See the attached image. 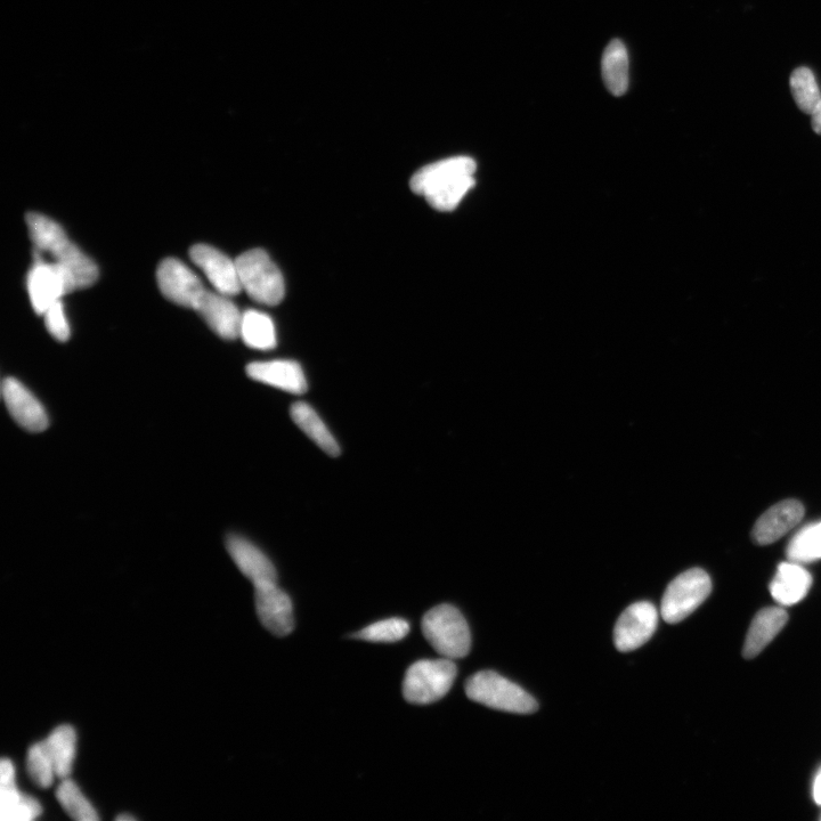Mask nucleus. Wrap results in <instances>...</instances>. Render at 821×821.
Listing matches in <instances>:
<instances>
[{"mask_svg":"<svg viewBox=\"0 0 821 821\" xmlns=\"http://www.w3.org/2000/svg\"><path fill=\"white\" fill-rule=\"evenodd\" d=\"M476 169L475 160L469 157L437 161L418 170L411 178L410 186L434 209L452 211L474 188Z\"/></svg>","mask_w":821,"mask_h":821,"instance_id":"1","label":"nucleus"},{"mask_svg":"<svg viewBox=\"0 0 821 821\" xmlns=\"http://www.w3.org/2000/svg\"><path fill=\"white\" fill-rule=\"evenodd\" d=\"M27 224L35 247L34 257L64 267L75 276L78 289L91 287L99 279V268L93 260L71 242L67 233L53 219L30 213L27 215Z\"/></svg>","mask_w":821,"mask_h":821,"instance_id":"2","label":"nucleus"},{"mask_svg":"<svg viewBox=\"0 0 821 821\" xmlns=\"http://www.w3.org/2000/svg\"><path fill=\"white\" fill-rule=\"evenodd\" d=\"M466 694L476 703L491 709L516 714H531L538 710V702L514 682L497 672L482 671L469 678Z\"/></svg>","mask_w":821,"mask_h":821,"instance_id":"3","label":"nucleus"},{"mask_svg":"<svg viewBox=\"0 0 821 821\" xmlns=\"http://www.w3.org/2000/svg\"><path fill=\"white\" fill-rule=\"evenodd\" d=\"M422 632L429 644L444 658L458 660L470 652L468 623L454 606L440 605L430 609L422 620Z\"/></svg>","mask_w":821,"mask_h":821,"instance_id":"4","label":"nucleus"},{"mask_svg":"<svg viewBox=\"0 0 821 821\" xmlns=\"http://www.w3.org/2000/svg\"><path fill=\"white\" fill-rule=\"evenodd\" d=\"M235 262L242 290H246L251 299L267 306H276L282 302L286 295L283 276L266 251L249 250Z\"/></svg>","mask_w":821,"mask_h":821,"instance_id":"5","label":"nucleus"},{"mask_svg":"<svg viewBox=\"0 0 821 821\" xmlns=\"http://www.w3.org/2000/svg\"><path fill=\"white\" fill-rule=\"evenodd\" d=\"M457 673V666L449 658L414 663L405 674L404 698L416 705H428L440 701L450 692Z\"/></svg>","mask_w":821,"mask_h":821,"instance_id":"6","label":"nucleus"},{"mask_svg":"<svg viewBox=\"0 0 821 821\" xmlns=\"http://www.w3.org/2000/svg\"><path fill=\"white\" fill-rule=\"evenodd\" d=\"M712 582L701 568L689 569L674 579L664 593L661 606L663 620L676 624L687 619L710 596Z\"/></svg>","mask_w":821,"mask_h":821,"instance_id":"7","label":"nucleus"},{"mask_svg":"<svg viewBox=\"0 0 821 821\" xmlns=\"http://www.w3.org/2000/svg\"><path fill=\"white\" fill-rule=\"evenodd\" d=\"M34 259L28 274V294L34 311L44 315L48 307L77 290L78 284L75 276L64 267L43 258Z\"/></svg>","mask_w":821,"mask_h":821,"instance_id":"8","label":"nucleus"},{"mask_svg":"<svg viewBox=\"0 0 821 821\" xmlns=\"http://www.w3.org/2000/svg\"><path fill=\"white\" fill-rule=\"evenodd\" d=\"M157 280L162 295L170 302L194 311L207 291L199 276L175 258L160 263Z\"/></svg>","mask_w":821,"mask_h":821,"instance_id":"9","label":"nucleus"},{"mask_svg":"<svg viewBox=\"0 0 821 821\" xmlns=\"http://www.w3.org/2000/svg\"><path fill=\"white\" fill-rule=\"evenodd\" d=\"M658 624V612L653 604L641 601L625 609L615 625L614 642L622 653L644 646L653 637Z\"/></svg>","mask_w":821,"mask_h":821,"instance_id":"10","label":"nucleus"},{"mask_svg":"<svg viewBox=\"0 0 821 821\" xmlns=\"http://www.w3.org/2000/svg\"><path fill=\"white\" fill-rule=\"evenodd\" d=\"M255 601L259 620L268 631L278 637L294 631V606L276 582L255 585Z\"/></svg>","mask_w":821,"mask_h":821,"instance_id":"11","label":"nucleus"},{"mask_svg":"<svg viewBox=\"0 0 821 821\" xmlns=\"http://www.w3.org/2000/svg\"><path fill=\"white\" fill-rule=\"evenodd\" d=\"M190 257L216 291L229 297L240 294L242 286L237 262L229 256L208 245H195L190 250Z\"/></svg>","mask_w":821,"mask_h":821,"instance_id":"12","label":"nucleus"},{"mask_svg":"<svg viewBox=\"0 0 821 821\" xmlns=\"http://www.w3.org/2000/svg\"><path fill=\"white\" fill-rule=\"evenodd\" d=\"M2 393L12 418L30 433H42L48 427V417L42 403L34 394L14 378L3 381Z\"/></svg>","mask_w":821,"mask_h":821,"instance_id":"13","label":"nucleus"},{"mask_svg":"<svg viewBox=\"0 0 821 821\" xmlns=\"http://www.w3.org/2000/svg\"><path fill=\"white\" fill-rule=\"evenodd\" d=\"M804 507L800 501L785 500L764 512L755 523L752 539L759 546H768L783 538L801 523Z\"/></svg>","mask_w":821,"mask_h":821,"instance_id":"14","label":"nucleus"},{"mask_svg":"<svg viewBox=\"0 0 821 821\" xmlns=\"http://www.w3.org/2000/svg\"><path fill=\"white\" fill-rule=\"evenodd\" d=\"M195 312L202 317L216 335L226 340L240 337L242 314L231 302L229 296L221 292L206 291Z\"/></svg>","mask_w":821,"mask_h":821,"instance_id":"15","label":"nucleus"},{"mask_svg":"<svg viewBox=\"0 0 821 821\" xmlns=\"http://www.w3.org/2000/svg\"><path fill=\"white\" fill-rule=\"evenodd\" d=\"M248 376L262 384L283 390L289 394H304L307 380L300 365L295 361L275 360L254 362L247 367Z\"/></svg>","mask_w":821,"mask_h":821,"instance_id":"16","label":"nucleus"},{"mask_svg":"<svg viewBox=\"0 0 821 821\" xmlns=\"http://www.w3.org/2000/svg\"><path fill=\"white\" fill-rule=\"evenodd\" d=\"M226 548L241 573L254 585L276 582L278 579V573L271 560L247 539L239 535H230L226 540Z\"/></svg>","mask_w":821,"mask_h":821,"instance_id":"17","label":"nucleus"},{"mask_svg":"<svg viewBox=\"0 0 821 821\" xmlns=\"http://www.w3.org/2000/svg\"><path fill=\"white\" fill-rule=\"evenodd\" d=\"M812 585V576L801 564L788 562L779 564L770 592L779 605L793 606L807 597Z\"/></svg>","mask_w":821,"mask_h":821,"instance_id":"18","label":"nucleus"},{"mask_svg":"<svg viewBox=\"0 0 821 821\" xmlns=\"http://www.w3.org/2000/svg\"><path fill=\"white\" fill-rule=\"evenodd\" d=\"M787 621L788 615L783 608L769 607L762 609L754 617L746 636L743 648V656L746 660L757 657L782 631Z\"/></svg>","mask_w":821,"mask_h":821,"instance_id":"19","label":"nucleus"},{"mask_svg":"<svg viewBox=\"0 0 821 821\" xmlns=\"http://www.w3.org/2000/svg\"><path fill=\"white\" fill-rule=\"evenodd\" d=\"M50 757L56 777L69 778L76 757L77 734L75 728L63 725L55 728L42 742Z\"/></svg>","mask_w":821,"mask_h":821,"instance_id":"20","label":"nucleus"},{"mask_svg":"<svg viewBox=\"0 0 821 821\" xmlns=\"http://www.w3.org/2000/svg\"><path fill=\"white\" fill-rule=\"evenodd\" d=\"M291 418L310 440L331 457L340 454V447L329 428L310 404L297 402L291 406Z\"/></svg>","mask_w":821,"mask_h":821,"instance_id":"21","label":"nucleus"},{"mask_svg":"<svg viewBox=\"0 0 821 821\" xmlns=\"http://www.w3.org/2000/svg\"><path fill=\"white\" fill-rule=\"evenodd\" d=\"M603 78L609 92L622 96L629 87V55L627 47L619 39L612 40L606 47L603 64Z\"/></svg>","mask_w":821,"mask_h":821,"instance_id":"22","label":"nucleus"},{"mask_svg":"<svg viewBox=\"0 0 821 821\" xmlns=\"http://www.w3.org/2000/svg\"><path fill=\"white\" fill-rule=\"evenodd\" d=\"M42 807L31 796L22 794L15 782L0 783L2 820L30 821L42 815Z\"/></svg>","mask_w":821,"mask_h":821,"instance_id":"23","label":"nucleus"},{"mask_svg":"<svg viewBox=\"0 0 821 821\" xmlns=\"http://www.w3.org/2000/svg\"><path fill=\"white\" fill-rule=\"evenodd\" d=\"M240 337L246 345L259 351H270L276 346L275 325L271 317L262 312L242 313Z\"/></svg>","mask_w":821,"mask_h":821,"instance_id":"24","label":"nucleus"},{"mask_svg":"<svg viewBox=\"0 0 821 821\" xmlns=\"http://www.w3.org/2000/svg\"><path fill=\"white\" fill-rule=\"evenodd\" d=\"M788 560L798 564H810L821 560V520L801 528L788 543Z\"/></svg>","mask_w":821,"mask_h":821,"instance_id":"25","label":"nucleus"},{"mask_svg":"<svg viewBox=\"0 0 821 821\" xmlns=\"http://www.w3.org/2000/svg\"><path fill=\"white\" fill-rule=\"evenodd\" d=\"M61 807L65 812L77 821H97L100 819L93 804L81 793L80 788L71 779H62V783L56 791Z\"/></svg>","mask_w":821,"mask_h":821,"instance_id":"26","label":"nucleus"},{"mask_svg":"<svg viewBox=\"0 0 821 821\" xmlns=\"http://www.w3.org/2000/svg\"><path fill=\"white\" fill-rule=\"evenodd\" d=\"M790 86L798 108L811 116L821 100L815 73L806 67L795 69L790 79Z\"/></svg>","mask_w":821,"mask_h":821,"instance_id":"27","label":"nucleus"},{"mask_svg":"<svg viewBox=\"0 0 821 821\" xmlns=\"http://www.w3.org/2000/svg\"><path fill=\"white\" fill-rule=\"evenodd\" d=\"M410 624L402 619H389L373 623L354 634L353 638L370 642H397L408 636Z\"/></svg>","mask_w":821,"mask_h":821,"instance_id":"28","label":"nucleus"},{"mask_svg":"<svg viewBox=\"0 0 821 821\" xmlns=\"http://www.w3.org/2000/svg\"><path fill=\"white\" fill-rule=\"evenodd\" d=\"M28 774L34 784L40 788L51 787L56 777L53 763L48 757L42 743L32 745L27 758Z\"/></svg>","mask_w":821,"mask_h":821,"instance_id":"29","label":"nucleus"},{"mask_svg":"<svg viewBox=\"0 0 821 821\" xmlns=\"http://www.w3.org/2000/svg\"><path fill=\"white\" fill-rule=\"evenodd\" d=\"M44 317L46 328L54 339L64 343L70 338V325L61 300L48 307Z\"/></svg>","mask_w":821,"mask_h":821,"instance_id":"30","label":"nucleus"},{"mask_svg":"<svg viewBox=\"0 0 821 821\" xmlns=\"http://www.w3.org/2000/svg\"><path fill=\"white\" fill-rule=\"evenodd\" d=\"M15 782V769L11 760L3 759L0 763V783Z\"/></svg>","mask_w":821,"mask_h":821,"instance_id":"31","label":"nucleus"},{"mask_svg":"<svg viewBox=\"0 0 821 821\" xmlns=\"http://www.w3.org/2000/svg\"><path fill=\"white\" fill-rule=\"evenodd\" d=\"M811 126L812 129L815 130V133L821 135V100L817 105V108L811 115Z\"/></svg>","mask_w":821,"mask_h":821,"instance_id":"32","label":"nucleus"},{"mask_svg":"<svg viewBox=\"0 0 821 821\" xmlns=\"http://www.w3.org/2000/svg\"><path fill=\"white\" fill-rule=\"evenodd\" d=\"M814 798L818 804H821V770L815 780Z\"/></svg>","mask_w":821,"mask_h":821,"instance_id":"33","label":"nucleus"},{"mask_svg":"<svg viewBox=\"0 0 821 821\" xmlns=\"http://www.w3.org/2000/svg\"><path fill=\"white\" fill-rule=\"evenodd\" d=\"M118 821H135L136 818L127 814L120 815L116 818Z\"/></svg>","mask_w":821,"mask_h":821,"instance_id":"34","label":"nucleus"}]
</instances>
